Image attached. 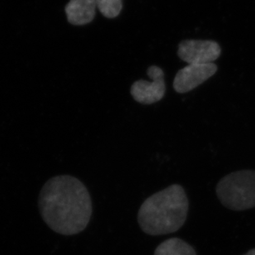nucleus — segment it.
Returning a JSON list of instances; mask_svg holds the SVG:
<instances>
[{"instance_id": "39448f33", "label": "nucleus", "mask_w": 255, "mask_h": 255, "mask_svg": "<svg viewBox=\"0 0 255 255\" xmlns=\"http://www.w3.org/2000/svg\"><path fill=\"white\" fill-rule=\"evenodd\" d=\"M147 75L151 82L142 80L135 81L130 87V94L140 104H155L164 98L166 91L164 73L159 66L151 65L147 70Z\"/></svg>"}, {"instance_id": "f03ea898", "label": "nucleus", "mask_w": 255, "mask_h": 255, "mask_svg": "<svg viewBox=\"0 0 255 255\" xmlns=\"http://www.w3.org/2000/svg\"><path fill=\"white\" fill-rule=\"evenodd\" d=\"M188 199L183 187L173 184L147 198L137 215L141 231L149 236L173 233L185 223Z\"/></svg>"}, {"instance_id": "1a4fd4ad", "label": "nucleus", "mask_w": 255, "mask_h": 255, "mask_svg": "<svg viewBox=\"0 0 255 255\" xmlns=\"http://www.w3.org/2000/svg\"><path fill=\"white\" fill-rule=\"evenodd\" d=\"M97 7L104 17L114 18L123 9V0H96Z\"/></svg>"}, {"instance_id": "20e7f679", "label": "nucleus", "mask_w": 255, "mask_h": 255, "mask_svg": "<svg viewBox=\"0 0 255 255\" xmlns=\"http://www.w3.org/2000/svg\"><path fill=\"white\" fill-rule=\"evenodd\" d=\"M221 54L219 44L212 40H184L178 45V57L188 65L213 63Z\"/></svg>"}, {"instance_id": "6e6552de", "label": "nucleus", "mask_w": 255, "mask_h": 255, "mask_svg": "<svg viewBox=\"0 0 255 255\" xmlns=\"http://www.w3.org/2000/svg\"><path fill=\"white\" fill-rule=\"evenodd\" d=\"M154 255H197V254L188 243L180 239L172 238L160 244L154 251Z\"/></svg>"}, {"instance_id": "f257e3e1", "label": "nucleus", "mask_w": 255, "mask_h": 255, "mask_svg": "<svg viewBox=\"0 0 255 255\" xmlns=\"http://www.w3.org/2000/svg\"><path fill=\"white\" fill-rule=\"evenodd\" d=\"M38 208L49 228L66 236L85 231L93 215L91 196L86 186L71 175L50 178L39 193Z\"/></svg>"}, {"instance_id": "0eeeda50", "label": "nucleus", "mask_w": 255, "mask_h": 255, "mask_svg": "<svg viewBox=\"0 0 255 255\" xmlns=\"http://www.w3.org/2000/svg\"><path fill=\"white\" fill-rule=\"evenodd\" d=\"M96 0H70L65 6L68 22L75 26L88 24L96 14Z\"/></svg>"}, {"instance_id": "9d476101", "label": "nucleus", "mask_w": 255, "mask_h": 255, "mask_svg": "<svg viewBox=\"0 0 255 255\" xmlns=\"http://www.w3.org/2000/svg\"><path fill=\"white\" fill-rule=\"evenodd\" d=\"M245 255H255V249L251 250V251H249L248 253L246 254Z\"/></svg>"}, {"instance_id": "7ed1b4c3", "label": "nucleus", "mask_w": 255, "mask_h": 255, "mask_svg": "<svg viewBox=\"0 0 255 255\" xmlns=\"http://www.w3.org/2000/svg\"><path fill=\"white\" fill-rule=\"evenodd\" d=\"M217 197L224 207L233 211L255 207V171L241 170L230 173L217 186Z\"/></svg>"}, {"instance_id": "423d86ee", "label": "nucleus", "mask_w": 255, "mask_h": 255, "mask_svg": "<svg viewBox=\"0 0 255 255\" xmlns=\"http://www.w3.org/2000/svg\"><path fill=\"white\" fill-rule=\"evenodd\" d=\"M214 63L203 65H188L178 70L173 80V89L178 94H186L206 82L217 73Z\"/></svg>"}]
</instances>
